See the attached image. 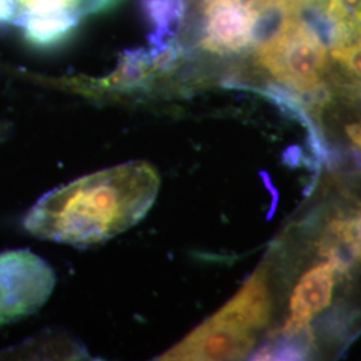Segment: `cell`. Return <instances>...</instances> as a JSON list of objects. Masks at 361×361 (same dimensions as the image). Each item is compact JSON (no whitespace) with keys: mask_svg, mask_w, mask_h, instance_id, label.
<instances>
[{"mask_svg":"<svg viewBox=\"0 0 361 361\" xmlns=\"http://www.w3.org/2000/svg\"><path fill=\"white\" fill-rule=\"evenodd\" d=\"M159 186L157 169L145 161L104 169L44 194L28 210L25 228L58 244L104 243L145 219Z\"/></svg>","mask_w":361,"mask_h":361,"instance_id":"6da1fadb","label":"cell"},{"mask_svg":"<svg viewBox=\"0 0 361 361\" xmlns=\"http://www.w3.org/2000/svg\"><path fill=\"white\" fill-rule=\"evenodd\" d=\"M255 50L258 65L280 83L304 94L319 87L326 50L322 37L304 22L284 20Z\"/></svg>","mask_w":361,"mask_h":361,"instance_id":"7a4b0ae2","label":"cell"},{"mask_svg":"<svg viewBox=\"0 0 361 361\" xmlns=\"http://www.w3.org/2000/svg\"><path fill=\"white\" fill-rule=\"evenodd\" d=\"M121 0H0V26L22 30L28 43L50 47L63 42L82 20Z\"/></svg>","mask_w":361,"mask_h":361,"instance_id":"3957f363","label":"cell"},{"mask_svg":"<svg viewBox=\"0 0 361 361\" xmlns=\"http://www.w3.org/2000/svg\"><path fill=\"white\" fill-rule=\"evenodd\" d=\"M56 276L38 255L27 250L0 253V325L38 312L51 296Z\"/></svg>","mask_w":361,"mask_h":361,"instance_id":"277c9868","label":"cell"},{"mask_svg":"<svg viewBox=\"0 0 361 361\" xmlns=\"http://www.w3.org/2000/svg\"><path fill=\"white\" fill-rule=\"evenodd\" d=\"M271 310V293L265 271H257L209 320L234 335L255 338V332L268 323Z\"/></svg>","mask_w":361,"mask_h":361,"instance_id":"5b68a950","label":"cell"},{"mask_svg":"<svg viewBox=\"0 0 361 361\" xmlns=\"http://www.w3.org/2000/svg\"><path fill=\"white\" fill-rule=\"evenodd\" d=\"M255 340L234 335L207 320L178 345L166 352V360H234L253 348Z\"/></svg>","mask_w":361,"mask_h":361,"instance_id":"8992f818","label":"cell"},{"mask_svg":"<svg viewBox=\"0 0 361 361\" xmlns=\"http://www.w3.org/2000/svg\"><path fill=\"white\" fill-rule=\"evenodd\" d=\"M337 273V265L328 259L301 277L290 298V316L283 331L297 332L308 328L310 320L329 305Z\"/></svg>","mask_w":361,"mask_h":361,"instance_id":"52a82bcc","label":"cell"},{"mask_svg":"<svg viewBox=\"0 0 361 361\" xmlns=\"http://www.w3.org/2000/svg\"><path fill=\"white\" fill-rule=\"evenodd\" d=\"M312 337L308 328L297 332L280 329L268 345L255 353L256 360H304L310 355Z\"/></svg>","mask_w":361,"mask_h":361,"instance_id":"ba28073f","label":"cell"},{"mask_svg":"<svg viewBox=\"0 0 361 361\" xmlns=\"http://www.w3.org/2000/svg\"><path fill=\"white\" fill-rule=\"evenodd\" d=\"M328 238L324 243L335 246L349 259L361 261V210L347 217L332 219L328 226Z\"/></svg>","mask_w":361,"mask_h":361,"instance_id":"9c48e42d","label":"cell"},{"mask_svg":"<svg viewBox=\"0 0 361 361\" xmlns=\"http://www.w3.org/2000/svg\"><path fill=\"white\" fill-rule=\"evenodd\" d=\"M332 56L352 75L361 78V43L344 49H332Z\"/></svg>","mask_w":361,"mask_h":361,"instance_id":"30bf717a","label":"cell"},{"mask_svg":"<svg viewBox=\"0 0 361 361\" xmlns=\"http://www.w3.org/2000/svg\"><path fill=\"white\" fill-rule=\"evenodd\" d=\"M328 13L336 22L352 20L361 15V0H329Z\"/></svg>","mask_w":361,"mask_h":361,"instance_id":"8fae6325","label":"cell"},{"mask_svg":"<svg viewBox=\"0 0 361 361\" xmlns=\"http://www.w3.org/2000/svg\"><path fill=\"white\" fill-rule=\"evenodd\" d=\"M347 133H348L350 141L355 143L361 152V123H353L347 128Z\"/></svg>","mask_w":361,"mask_h":361,"instance_id":"7c38bea8","label":"cell"},{"mask_svg":"<svg viewBox=\"0 0 361 361\" xmlns=\"http://www.w3.org/2000/svg\"><path fill=\"white\" fill-rule=\"evenodd\" d=\"M7 133H8V129H7V125H6L4 122H0V141H3V140L6 138Z\"/></svg>","mask_w":361,"mask_h":361,"instance_id":"4fadbf2b","label":"cell"}]
</instances>
